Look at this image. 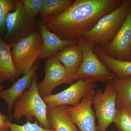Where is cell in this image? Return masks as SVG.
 <instances>
[{"mask_svg":"<svg viewBox=\"0 0 131 131\" xmlns=\"http://www.w3.org/2000/svg\"><path fill=\"white\" fill-rule=\"evenodd\" d=\"M122 0H75L57 15L43 19L49 31L63 40H78L103 16L117 8Z\"/></svg>","mask_w":131,"mask_h":131,"instance_id":"6da1fadb","label":"cell"},{"mask_svg":"<svg viewBox=\"0 0 131 131\" xmlns=\"http://www.w3.org/2000/svg\"><path fill=\"white\" fill-rule=\"evenodd\" d=\"M131 0H122L119 6L105 15L91 30L84 33L78 40L98 45L102 48L112 41L125 20Z\"/></svg>","mask_w":131,"mask_h":131,"instance_id":"7a4b0ae2","label":"cell"},{"mask_svg":"<svg viewBox=\"0 0 131 131\" xmlns=\"http://www.w3.org/2000/svg\"><path fill=\"white\" fill-rule=\"evenodd\" d=\"M38 74L35 73L30 87L16 101L14 105L13 117L18 121L25 117L27 121L35 118L40 126L51 129L47 118V105L40 96L38 88Z\"/></svg>","mask_w":131,"mask_h":131,"instance_id":"3957f363","label":"cell"},{"mask_svg":"<svg viewBox=\"0 0 131 131\" xmlns=\"http://www.w3.org/2000/svg\"><path fill=\"white\" fill-rule=\"evenodd\" d=\"M78 45L83 53V59L79 68L72 76V84L83 79L90 81L108 83L116 78L94 52L93 43L78 40Z\"/></svg>","mask_w":131,"mask_h":131,"instance_id":"277c9868","label":"cell"},{"mask_svg":"<svg viewBox=\"0 0 131 131\" xmlns=\"http://www.w3.org/2000/svg\"><path fill=\"white\" fill-rule=\"evenodd\" d=\"M42 47V38L38 29L12 44V59L20 74H25L31 69L38 60Z\"/></svg>","mask_w":131,"mask_h":131,"instance_id":"5b68a950","label":"cell"},{"mask_svg":"<svg viewBox=\"0 0 131 131\" xmlns=\"http://www.w3.org/2000/svg\"><path fill=\"white\" fill-rule=\"evenodd\" d=\"M16 8L8 15L6 19V32L4 40L13 44L26 37L38 30L35 19L30 18L25 12L22 0H16Z\"/></svg>","mask_w":131,"mask_h":131,"instance_id":"8992f818","label":"cell"},{"mask_svg":"<svg viewBox=\"0 0 131 131\" xmlns=\"http://www.w3.org/2000/svg\"><path fill=\"white\" fill-rule=\"evenodd\" d=\"M117 92L111 82L107 83L102 91H95L92 104L96 112L98 124L97 131H106L114 122L116 111Z\"/></svg>","mask_w":131,"mask_h":131,"instance_id":"52a82bcc","label":"cell"},{"mask_svg":"<svg viewBox=\"0 0 131 131\" xmlns=\"http://www.w3.org/2000/svg\"><path fill=\"white\" fill-rule=\"evenodd\" d=\"M73 75L55 57L47 59L45 63V76L38 83L42 98L52 94L54 89L63 84H71Z\"/></svg>","mask_w":131,"mask_h":131,"instance_id":"ba28073f","label":"cell"},{"mask_svg":"<svg viewBox=\"0 0 131 131\" xmlns=\"http://www.w3.org/2000/svg\"><path fill=\"white\" fill-rule=\"evenodd\" d=\"M96 86V82L80 79L63 91L42 98L46 104L50 106H75L80 103L87 94L95 90Z\"/></svg>","mask_w":131,"mask_h":131,"instance_id":"9c48e42d","label":"cell"},{"mask_svg":"<svg viewBox=\"0 0 131 131\" xmlns=\"http://www.w3.org/2000/svg\"><path fill=\"white\" fill-rule=\"evenodd\" d=\"M102 49L106 54L113 58L131 61V2L119 30L112 41Z\"/></svg>","mask_w":131,"mask_h":131,"instance_id":"30bf717a","label":"cell"},{"mask_svg":"<svg viewBox=\"0 0 131 131\" xmlns=\"http://www.w3.org/2000/svg\"><path fill=\"white\" fill-rule=\"evenodd\" d=\"M95 90H92L75 106H66V108L73 123L80 131H97L95 116L92 102Z\"/></svg>","mask_w":131,"mask_h":131,"instance_id":"8fae6325","label":"cell"},{"mask_svg":"<svg viewBox=\"0 0 131 131\" xmlns=\"http://www.w3.org/2000/svg\"><path fill=\"white\" fill-rule=\"evenodd\" d=\"M40 66L38 59L30 71L14 82L8 89H3L0 92V98L4 100L7 105L10 121L13 118L12 110L15 103L25 91L30 88L33 77Z\"/></svg>","mask_w":131,"mask_h":131,"instance_id":"7c38bea8","label":"cell"},{"mask_svg":"<svg viewBox=\"0 0 131 131\" xmlns=\"http://www.w3.org/2000/svg\"><path fill=\"white\" fill-rule=\"evenodd\" d=\"M37 26L42 38V50L38 59L53 57L64 47L78 43V40L61 39L47 29L43 20L39 23Z\"/></svg>","mask_w":131,"mask_h":131,"instance_id":"4fadbf2b","label":"cell"},{"mask_svg":"<svg viewBox=\"0 0 131 131\" xmlns=\"http://www.w3.org/2000/svg\"><path fill=\"white\" fill-rule=\"evenodd\" d=\"M12 46L0 38V84L6 81L14 82L20 75L12 59Z\"/></svg>","mask_w":131,"mask_h":131,"instance_id":"5bb4252c","label":"cell"},{"mask_svg":"<svg viewBox=\"0 0 131 131\" xmlns=\"http://www.w3.org/2000/svg\"><path fill=\"white\" fill-rule=\"evenodd\" d=\"M47 118L51 129L55 131H80L69 116L66 106H47Z\"/></svg>","mask_w":131,"mask_h":131,"instance_id":"9a60e30c","label":"cell"},{"mask_svg":"<svg viewBox=\"0 0 131 131\" xmlns=\"http://www.w3.org/2000/svg\"><path fill=\"white\" fill-rule=\"evenodd\" d=\"M93 51L107 68L113 73L116 79L131 76V61L118 60L108 56L98 45H95Z\"/></svg>","mask_w":131,"mask_h":131,"instance_id":"2e32d148","label":"cell"},{"mask_svg":"<svg viewBox=\"0 0 131 131\" xmlns=\"http://www.w3.org/2000/svg\"><path fill=\"white\" fill-rule=\"evenodd\" d=\"M54 57L73 75L81 63L83 53L77 43L64 47Z\"/></svg>","mask_w":131,"mask_h":131,"instance_id":"e0dca14e","label":"cell"},{"mask_svg":"<svg viewBox=\"0 0 131 131\" xmlns=\"http://www.w3.org/2000/svg\"><path fill=\"white\" fill-rule=\"evenodd\" d=\"M111 82L117 92V109L131 106V76Z\"/></svg>","mask_w":131,"mask_h":131,"instance_id":"ac0fdd59","label":"cell"},{"mask_svg":"<svg viewBox=\"0 0 131 131\" xmlns=\"http://www.w3.org/2000/svg\"><path fill=\"white\" fill-rule=\"evenodd\" d=\"M73 0H44L39 15L45 19L57 15L70 7Z\"/></svg>","mask_w":131,"mask_h":131,"instance_id":"d6986e66","label":"cell"},{"mask_svg":"<svg viewBox=\"0 0 131 131\" xmlns=\"http://www.w3.org/2000/svg\"><path fill=\"white\" fill-rule=\"evenodd\" d=\"M113 122L118 131H131V106L117 109Z\"/></svg>","mask_w":131,"mask_h":131,"instance_id":"ffe728a7","label":"cell"},{"mask_svg":"<svg viewBox=\"0 0 131 131\" xmlns=\"http://www.w3.org/2000/svg\"><path fill=\"white\" fill-rule=\"evenodd\" d=\"M16 5V0H0V34L6 29L7 17L15 10Z\"/></svg>","mask_w":131,"mask_h":131,"instance_id":"44dd1931","label":"cell"},{"mask_svg":"<svg viewBox=\"0 0 131 131\" xmlns=\"http://www.w3.org/2000/svg\"><path fill=\"white\" fill-rule=\"evenodd\" d=\"M7 125L9 131H55L53 129H45L40 126L36 119L34 123L27 121L22 125L12 123L9 121L7 122Z\"/></svg>","mask_w":131,"mask_h":131,"instance_id":"7402d4cb","label":"cell"},{"mask_svg":"<svg viewBox=\"0 0 131 131\" xmlns=\"http://www.w3.org/2000/svg\"><path fill=\"white\" fill-rule=\"evenodd\" d=\"M25 12L31 18L35 19L39 15L44 0H22Z\"/></svg>","mask_w":131,"mask_h":131,"instance_id":"603a6c76","label":"cell"},{"mask_svg":"<svg viewBox=\"0 0 131 131\" xmlns=\"http://www.w3.org/2000/svg\"><path fill=\"white\" fill-rule=\"evenodd\" d=\"M9 121V118L0 112V131L8 128L7 123Z\"/></svg>","mask_w":131,"mask_h":131,"instance_id":"cb8c5ba5","label":"cell"},{"mask_svg":"<svg viewBox=\"0 0 131 131\" xmlns=\"http://www.w3.org/2000/svg\"><path fill=\"white\" fill-rule=\"evenodd\" d=\"M3 90V86L0 84V92Z\"/></svg>","mask_w":131,"mask_h":131,"instance_id":"d4e9b609","label":"cell"},{"mask_svg":"<svg viewBox=\"0 0 131 131\" xmlns=\"http://www.w3.org/2000/svg\"><path fill=\"white\" fill-rule=\"evenodd\" d=\"M0 131H9V129H8V128H7V129H4V130H2Z\"/></svg>","mask_w":131,"mask_h":131,"instance_id":"484cf974","label":"cell"},{"mask_svg":"<svg viewBox=\"0 0 131 131\" xmlns=\"http://www.w3.org/2000/svg\"><path fill=\"white\" fill-rule=\"evenodd\" d=\"M111 131H115V130H112Z\"/></svg>","mask_w":131,"mask_h":131,"instance_id":"4316f807","label":"cell"}]
</instances>
